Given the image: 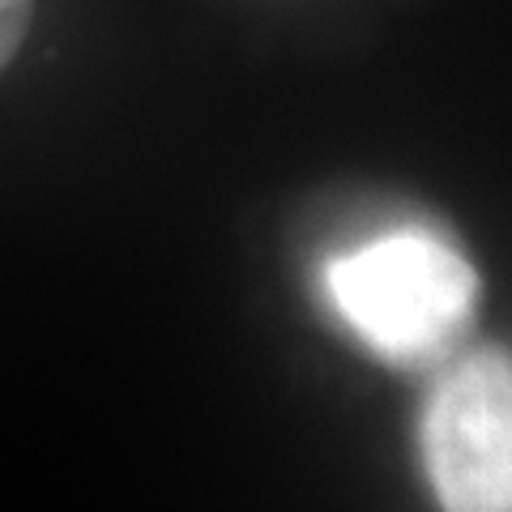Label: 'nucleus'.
<instances>
[{"label": "nucleus", "mask_w": 512, "mask_h": 512, "mask_svg": "<svg viewBox=\"0 0 512 512\" xmlns=\"http://www.w3.org/2000/svg\"><path fill=\"white\" fill-rule=\"evenodd\" d=\"M320 295L376 359L423 367L466 338L478 308V274L448 235L393 227L333 252L320 269Z\"/></svg>", "instance_id": "nucleus-1"}, {"label": "nucleus", "mask_w": 512, "mask_h": 512, "mask_svg": "<svg viewBox=\"0 0 512 512\" xmlns=\"http://www.w3.org/2000/svg\"><path fill=\"white\" fill-rule=\"evenodd\" d=\"M423 474L444 512H512V350L444 367L419 419Z\"/></svg>", "instance_id": "nucleus-2"}, {"label": "nucleus", "mask_w": 512, "mask_h": 512, "mask_svg": "<svg viewBox=\"0 0 512 512\" xmlns=\"http://www.w3.org/2000/svg\"><path fill=\"white\" fill-rule=\"evenodd\" d=\"M30 13H35V0H0V69L18 56L30 30Z\"/></svg>", "instance_id": "nucleus-3"}]
</instances>
